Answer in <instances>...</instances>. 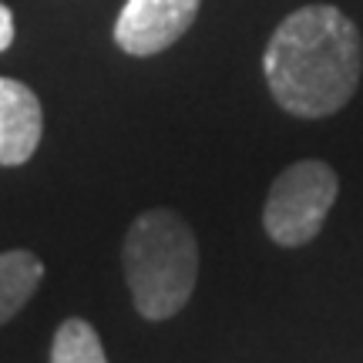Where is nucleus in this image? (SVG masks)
Returning a JSON list of instances; mask_svg holds the SVG:
<instances>
[{"label": "nucleus", "instance_id": "obj_1", "mask_svg": "<svg viewBox=\"0 0 363 363\" xmlns=\"http://www.w3.org/2000/svg\"><path fill=\"white\" fill-rule=\"evenodd\" d=\"M262 71L283 111L296 118L333 115L360 84V30L330 4L299 7L272 30L262 54Z\"/></svg>", "mask_w": 363, "mask_h": 363}, {"label": "nucleus", "instance_id": "obj_2", "mask_svg": "<svg viewBox=\"0 0 363 363\" xmlns=\"http://www.w3.org/2000/svg\"><path fill=\"white\" fill-rule=\"evenodd\" d=\"M125 279L145 320H169L192 299L199 246L189 222L172 208H148L125 233Z\"/></svg>", "mask_w": 363, "mask_h": 363}, {"label": "nucleus", "instance_id": "obj_3", "mask_svg": "<svg viewBox=\"0 0 363 363\" xmlns=\"http://www.w3.org/2000/svg\"><path fill=\"white\" fill-rule=\"evenodd\" d=\"M340 192L337 172L326 162L306 158L289 165L283 175H276L266 206H262V225L276 246L296 249L320 235L326 212L333 208Z\"/></svg>", "mask_w": 363, "mask_h": 363}, {"label": "nucleus", "instance_id": "obj_4", "mask_svg": "<svg viewBox=\"0 0 363 363\" xmlns=\"http://www.w3.org/2000/svg\"><path fill=\"white\" fill-rule=\"evenodd\" d=\"M202 0H128L115 21V44L131 57L172 48L192 27Z\"/></svg>", "mask_w": 363, "mask_h": 363}, {"label": "nucleus", "instance_id": "obj_5", "mask_svg": "<svg viewBox=\"0 0 363 363\" xmlns=\"http://www.w3.org/2000/svg\"><path fill=\"white\" fill-rule=\"evenodd\" d=\"M44 135L38 94L13 78H0V165L17 169L34 158Z\"/></svg>", "mask_w": 363, "mask_h": 363}, {"label": "nucleus", "instance_id": "obj_6", "mask_svg": "<svg viewBox=\"0 0 363 363\" xmlns=\"http://www.w3.org/2000/svg\"><path fill=\"white\" fill-rule=\"evenodd\" d=\"M40 279H44V262L34 252L27 249L0 252V326L24 310L27 299L38 293Z\"/></svg>", "mask_w": 363, "mask_h": 363}, {"label": "nucleus", "instance_id": "obj_7", "mask_svg": "<svg viewBox=\"0 0 363 363\" xmlns=\"http://www.w3.org/2000/svg\"><path fill=\"white\" fill-rule=\"evenodd\" d=\"M51 363H108L98 330L88 320H81V316L65 320L57 326V333H54Z\"/></svg>", "mask_w": 363, "mask_h": 363}, {"label": "nucleus", "instance_id": "obj_8", "mask_svg": "<svg viewBox=\"0 0 363 363\" xmlns=\"http://www.w3.org/2000/svg\"><path fill=\"white\" fill-rule=\"evenodd\" d=\"M11 44H13V13L11 7L0 4V51H7Z\"/></svg>", "mask_w": 363, "mask_h": 363}]
</instances>
